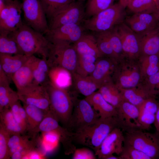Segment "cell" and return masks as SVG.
Wrapping results in <instances>:
<instances>
[{
	"label": "cell",
	"instance_id": "cell-1",
	"mask_svg": "<svg viewBox=\"0 0 159 159\" xmlns=\"http://www.w3.org/2000/svg\"><path fill=\"white\" fill-rule=\"evenodd\" d=\"M9 34L15 40L24 54L29 57L36 54L47 58L50 42L44 34L24 23Z\"/></svg>",
	"mask_w": 159,
	"mask_h": 159
},
{
	"label": "cell",
	"instance_id": "cell-2",
	"mask_svg": "<svg viewBox=\"0 0 159 159\" xmlns=\"http://www.w3.org/2000/svg\"><path fill=\"white\" fill-rule=\"evenodd\" d=\"M117 127L116 117H100L93 124L73 132L74 141L91 148L95 153L107 135Z\"/></svg>",
	"mask_w": 159,
	"mask_h": 159
},
{
	"label": "cell",
	"instance_id": "cell-3",
	"mask_svg": "<svg viewBox=\"0 0 159 159\" xmlns=\"http://www.w3.org/2000/svg\"><path fill=\"white\" fill-rule=\"evenodd\" d=\"M49 97L50 110L62 125L69 130L73 112L74 100L67 90L57 87L49 81L43 85Z\"/></svg>",
	"mask_w": 159,
	"mask_h": 159
},
{
	"label": "cell",
	"instance_id": "cell-4",
	"mask_svg": "<svg viewBox=\"0 0 159 159\" xmlns=\"http://www.w3.org/2000/svg\"><path fill=\"white\" fill-rule=\"evenodd\" d=\"M125 8L119 3L114 4L106 9L85 19L83 27L94 32L109 31L124 22Z\"/></svg>",
	"mask_w": 159,
	"mask_h": 159
},
{
	"label": "cell",
	"instance_id": "cell-5",
	"mask_svg": "<svg viewBox=\"0 0 159 159\" xmlns=\"http://www.w3.org/2000/svg\"><path fill=\"white\" fill-rule=\"evenodd\" d=\"M47 59L50 68L63 67L71 73L75 72L78 54L72 43L64 42H50Z\"/></svg>",
	"mask_w": 159,
	"mask_h": 159
},
{
	"label": "cell",
	"instance_id": "cell-6",
	"mask_svg": "<svg viewBox=\"0 0 159 159\" xmlns=\"http://www.w3.org/2000/svg\"><path fill=\"white\" fill-rule=\"evenodd\" d=\"M57 117L50 111L47 112L37 127L31 133L32 137L37 136L39 132H52L56 134L62 143L66 155L73 154L76 149L73 143V132L61 125Z\"/></svg>",
	"mask_w": 159,
	"mask_h": 159
},
{
	"label": "cell",
	"instance_id": "cell-7",
	"mask_svg": "<svg viewBox=\"0 0 159 159\" xmlns=\"http://www.w3.org/2000/svg\"><path fill=\"white\" fill-rule=\"evenodd\" d=\"M112 78L119 89L132 88L139 85L143 76L137 60L124 58L117 62Z\"/></svg>",
	"mask_w": 159,
	"mask_h": 159
},
{
	"label": "cell",
	"instance_id": "cell-8",
	"mask_svg": "<svg viewBox=\"0 0 159 159\" xmlns=\"http://www.w3.org/2000/svg\"><path fill=\"white\" fill-rule=\"evenodd\" d=\"M124 144L141 151L150 159H159V135L138 130L125 132Z\"/></svg>",
	"mask_w": 159,
	"mask_h": 159
},
{
	"label": "cell",
	"instance_id": "cell-9",
	"mask_svg": "<svg viewBox=\"0 0 159 159\" xmlns=\"http://www.w3.org/2000/svg\"><path fill=\"white\" fill-rule=\"evenodd\" d=\"M21 4L26 24L44 34L47 32L49 26L40 0H22Z\"/></svg>",
	"mask_w": 159,
	"mask_h": 159
},
{
	"label": "cell",
	"instance_id": "cell-10",
	"mask_svg": "<svg viewBox=\"0 0 159 159\" xmlns=\"http://www.w3.org/2000/svg\"><path fill=\"white\" fill-rule=\"evenodd\" d=\"M100 118L98 113L85 99H76L69 130L74 132L93 124Z\"/></svg>",
	"mask_w": 159,
	"mask_h": 159
},
{
	"label": "cell",
	"instance_id": "cell-11",
	"mask_svg": "<svg viewBox=\"0 0 159 159\" xmlns=\"http://www.w3.org/2000/svg\"><path fill=\"white\" fill-rule=\"evenodd\" d=\"M17 92L22 103L35 106L46 113L50 111L49 97L44 86L32 84Z\"/></svg>",
	"mask_w": 159,
	"mask_h": 159
},
{
	"label": "cell",
	"instance_id": "cell-12",
	"mask_svg": "<svg viewBox=\"0 0 159 159\" xmlns=\"http://www.w3.org/2000/svg\"><path fill=\"white\" fill-rule=\"evenodd\" d=\"M85 17V7L83 2L76 0L49 21V30L67 24H80Z\"/></svg>",
	"mask_w": 159,
	"mask_h": 159
},
{
	"label": "cell",
	"instance_id": "cell-13",
	"mask_svg": "<svg viewBox=\"0 0 159 159\" xmlns=\"http://www.w3.org/2000/svg\"><path fill=\"white\" fill-rule=\"evenodd\" d=\"M118 127L126 132L141 130L139 122V110L136 106L125 100L116 108Z\"/></svg>",
	"mask_w": 159,
	"mask_h": 159
},
{
	"label": "cell",
	"instance_id": "cell-14",
	"mask_svg": "<svg viewBox=\"0 0 159 159\" xmlns=\"http://www.w3.org/2000/svg\"><path fill=\"white\" fill-rule=\"evenodd\" d=\"M116 28L121 41L125 58L138 60L140 56L138 34L124 22L117 26Z\"/></svg>",
	"mask_w": 159,
	"mask_h": 159
},
{
	"label": "cell",
	"instance_id": "cell-15",
	"mask_svg": "<svg viewBox=\"0 0 159 159\" xmlns=\"http://www.w3.org/2000/svg\"><path fill=\"white\" fill-rule=\"evenodd\" d=\"M120 127L114 128L104 140L99 149L95 153L100 159H106L108 156L115 154L120 155L123 149L125 136Z\"/></svg>",
	"mask_w": 159,
	"mask_h": 159
},
{
	"label": "cell",
	"instance_id": "cell-16",
	"mask_svg": "<svg viewBox=\"0 0 159 159\" xmlns=\"http://www.w3.org/2000/svg\"><path fill=\"white\" fill-rule=\"evenodd\" d=\"M84 29L80 24H68L49 30L44 35L50 42L61 41L73 44L84 34Z\"/></svg>",
	"mask_w": 159,
	"mask_h": 159
},
{
	"label": "cell",
	"instance_id": "cell-17",
	"mask_svg": "<svg viewBox=\"0 0 159 159\" xmlns=\"http://www.w3.org/2000/svg\"><path fill=\"white\" fill-rule=\"evenodd\" d=\"M125 23L137 34H141L157 27L159 20L154 14L137 13L125 18Z\"/></svg>",
	"mask_w": 159,
	"mask_h": 159
},
{
	"label": "cell",
	"instance_id": "cell-18",
	"mask_svg": "<svg viewBox=\"0 0 159 159\" xmlns=\"http://www.w3.org/2000/svg\"><path fill=\"white\" fill-rule=\"evenodd\" d=\"M159 105L156 97H152L145 100L138 108L139 122L142 130H148L154 124Z\"/></svg>",
	"mask_w": 159,
	"mask_h": 159
},
{
	"label": "cell",
	"instance_id": "cell-19",
	"mask_svg": "<svg viewBox=\"0 0 159 159\" xmlns=\"http://www.w3.org/2000/svg\"><path fill=\"white\" fill-rule=\"evenodd\" d=\"M7 3L9 12L5 19L0 21V31L10 33L17 30L23 23L21 18L22 4L17 0Z\"/></svg>",
	"mask_w": 159,
	"mask_h": 159
},
{
	"label": "cell",
	"instance_id": "cell-20",
	"mask_svg": "<svg viewBox=\"0 0 159 159\" xmlns=\"http://www.w3.org/2000/svg\"><path fill=\"white\" fill-rule=\"evenodd\" d=\"M117 62L105 57H99L96 60L94 71L89 76L100 86L104 82L112 78Z\"/></svg>",
	"mask_w": 159,
	"mask_h": 159
},
{
	"label": "cell",
	"instance_id": "cell-21",
	"mask_svg": "<svg viewBox=\"0 0 159 159\" xmlns=\"http://www.w3.org/2000/svg\"><path fill=\"white\" fill-rule=\"evenodd\" d=\"M138 36L140 56L159 54V30L157 27Z\"/></svg>",
	"mask_w": 159,
	"mask_h": 159
},
{
	"label": "cell",
	"instance_id": "cell-22",
	"mask_svg": "<svg viewBox=\"0 0 159 159\" xmlns=\"http://www.w3.org/2000/svg\"><path fill=\"white\" fill-rule=\"evenodd\" d=\"M36 58L34 55L30 56L25 63L12 75L11 80L17 90L32 83L33 67Z\"/></svg>",
	"mask_w": 159,
	"mask_h": 159
},
{
	"label": "cell",
	"instance_id": "cell-23",
	"mask_svg": "<svg viewBox=\"0 0 159 159\" xmlns=\"http://www.w3.org/2000/svg\"><path fill=\"white\" fill-rule=\"evenodd\" d=\"M85 99L98 113L100 118L116 116V108L108 102L98 91L86 97Z\"/></svg>",
	"mask_w": 159,
	"mask_h": 159
},
{
	"label": "cell",
	"instance_id": "cell-24",
	"mask_svg": "<svg viewBox=\"0 0 159 159\" xmlns=\"http://www.w3.org/2000/svg\"><path fill=\"white\" fill-rule=\"evenodd\" d=\"M29 57L24 54L0 53V66L10 81L12 75L25 63Z\"/></svg>",
	"mask_w": 159,
	"mask_h": 159
},
{
	"label": "cell",
	"instance_id": "cell-25",
	"mask_svg": "<svg viewBox=\"0 0 159 159\" xmlns=\"http://www.w3.org/2000/svg\"><path fill=\"white\" fill-rule=\"evenodd\" d=\"M73 45L78 54L90 55L97 58L103 56L99 49L94 34L84 33Z\"/></svg>",
	"mask_w": 159,
	"mask_h": 159
},
{
	"label": "cell",
	"instance_id": "cell-26",
	"mask_svg": "<svg viewBox=\"0 0 159 159\" xmlns=\"http://www.w3.org/2000/svg\"><path fill=\"white\" fill-rule=\"evenodd\" d=\"M49 82L55 86L67 90L73 84L72 74L67 70L60 67L50 68L49 73Z\"/></svg>",
	"mask_w": 159,
	"mask_h": 159
},
{
	"label": "cell",
	"instance_id": "cell-27",
	"mask_svg": "<svg viewBox=\"0 0 159 159\" xmlns=\"http://www.w3.org/2000/svg\"><path fill=\"white\" fill-rule=\"evenodd\" d=\"M119 90L123 100L127 101L137 107L147 99L154 97L150 94L141 82L137 86L132 88Z\"/></svg>",
	"mask_w": 159,
	"mask_h": 159
},
{
	"label": "cell",
	"instance_id": "cell-28",
	"mask_svg": "<svg viewBox=\"0 0 159 159\" xmlns=\"http://www.w3.org/2000/svg\"><path fill=\"white\" fill-rule=\"evenodd\" d=\"M72 74L75 88L78 92L86 97L96 92L100 87L90 76H84L75 72Z\"/></svg>",
	"mask_w": 159,
	"mask_h": 159
},
{
	"label": "cell",
	"instance_id": "cell-29",
	"mask_svg": "<svg viewBox=\"0 0 159 159\" xmlns=\"http://www.w3.org/2000/svg\"><path fill=\"white\" fill-rule=\"evenodd\" d=\"M98 91L108 102L116 108L123 101L120 92L112 78L102 84Z\"/></svg>",
	"mask_w": 159,
	"mask_h": 159
},
{
	"label": "cell",
	"instance_id": "cell-30",
	"mask_svg": "<svg viewBox=\"0 0 159 159\" xmlns=\"http://www.w3.org/2000/svg\"><path fill=\"white\" fill-rule=\"evenodd\" d=\"M49 69L47 58L36 57L33 67L32 84L43 85L48 82Z\"/></svg>",
	"mask_w": 159,
	"mask_h": 159
},
{
	"label": "cell",
	"instance_id": "cell-31",
	"mask_svg": "<svg viewBox=\"0 0 159 159\" xmlns=\"http://www.w3.org/2000/svg\"><path fill=\"white\" fill-rule=\"evenodd\" d=\"M23 104L27 117L26 132L30 135L38 126L47 113L35 106Z\"/></svg>",
	"mask_w": 159,
	"mask_h": 159
},
{
	"label": "cell",
	"instance_id": "cell-32",
	"mask_svg": "<svg viewBox=\"0 0 159 159\" xmlns=\"http://www.w3.org/2000/svg\"><path fill=\"white\" fill-rule=\"evenodd\" d=\"M137 61L143 78L153 75L159 72V54L141 56Z\"/></svg>",
	"mask_w": 159,
	"mask_h": 159
},
{
	"label": "cell",
	"instance_id": "cell-33",
	"mask_svg": "<svg viewBox=\"0 0 159 159\" xmlns=\"http://www.w3.org/2000/svg\"><path fill=\"white\" fill-rule=\"evenodd\" d=\"M76 0H40L49 21Z\"/></svg>",
	"mask_w": 159,
	"mask_h": 159
},
{
	"label": "cell",
	"instance_id": "cell-34",
	"mask_svg": "<svg viewBox=\"0 0 159 159\" xmlns=\"http://www.w3.org/2000/svg\"><path fill=\"white\" fill-rule=\"evenodd\" d=\"M0 122L7 129L10 135H24L26 132L16 120L9 108L5 109L0 112Z\"/></svg>",
	"mask_w": 159,
	"mask_h": 159
},
{
	"label": "cell",
	"instance_id": "cell-35",
	"mask_svg": "<svg viewBox=\"0 0 159 159\" xmlns=\"http://www.w3.org/2000/svg\"><path fill=\"white\" fill-rule=\"evenodd\" d=\"M78 54L75 72L81 75H90L94 71L98 58L90 55Z\"/></svg>",
	"mask_w": 159,
	"mask_h": 159
},
{
	"label": "cell",
	"instance_id": "cell-36",
	"mask_svg": "<svg viewBox=\"0 0 159 159\" xmlns=\"http://www.w3.org/2000/svg\"><path fill=\"white\" fill-rule=\"evenodd\" d=\"M94 35L99 49L103 56L118 62L110 42L108 31L94 32Z\"/></svg>",
	"mask_w": 159,
	"mask_h": 159
},
{
	"label": "cell",
	"instance_id": "cell-37",
	"mask_svg": "<svg viewBox=\"0 0 159 159\" xmlns=\"http://www.w3.org/2000/svg\"><path fill=\"white\" fill-rule=\"evenodd\" d=\"M9 33L0 31V53L23 54L17 43Z\"/></svg>",
	"mask_w": 159,
	"mask_h": 159
},
{
	"label": "cell",
	"instance_id": "cell-38",
	"mask_svg": "<svg viewBox=\"0 0 159 159\" xmlns=\"http://www.w3.org/2000/svg\"><path fill=\"white\" fill-rule=\"evenodd\" d=\"M126 7L133 14H154L157 9L153 0H130Z\"/></svg>",
	"mask_w": 159,
	"mask_h": 159
},
{
	"label": "cell",
	"instance_id": "cell-39",
	"mask_svg": "<svg viewBox=\"0 0 159 159\" xmlns=\"http://www.w3.org/2000/svg\"><path fill=\"white\" fill-rule=\"evenodd\" d=\"M18 100L17 92L13 90L9 84L0 85V112L9 108L11 104Z\"/></svg>",
	"mask_w": 159,
	"mask_h": 159
},
{
	"label": "cell",
	"instance_id": "cell-40",
	"mask_svg": "<svg viewBox=\"0 0 159 159\" xmlns=\"http://www.w3.org/2000/svg\"><path fill=\"white\" fill-rule=\"evenodd\" d=\"M115 0H88L85 7V16L91 17L114 4Z\"/></svg>",
	"mask_w": 159,
	"mask_h": 159
},
{
	"label": "cell",
	"instance_id": "cell-41",
	"mask_svg": "<svg viewBox=\"0 0 159 159\" xmlns=\"http://www.w3.org/2000/svg\"><path fill=\"white\" fill-rule=\"evenodd\" d=\"M116 27L107 31L111 45L119 62L125 57L121 41Z\"/></svg>",
	"mask_w": 159,
	"mask_h": 159
},
{
	"label": "cell",
	"instance_id": "cell-42",
	"mask_svg": "<svg viewBox=\"0 0 159 159\" xmlns=\"http://www.w3.org/2000/svg\"><path fill=\"white\" fill-rule=\"evenodd\" d=\"M141 83L153 96L157 97L159 95V72L149 77L144 78Z\"/></svg>",
	"mask_w": 159,
	"mask_h": 159
},
{
	"label": "cell",
	"instance_id": "cell-43",
	"mask_svg": "<svg viewBox=\"0 0 159 159\" xmlns=\"http://www.w3.org/2000/svg\"><path fill=\"white\" fill-rule=\"evenodd\" d=\"M10 135L9 131L0 122V159H9L8 142Z\"/></svg>",
	"mask_w": 159,
	"mask_h": 159
},
{
	"label": "cell",
	"instance_id": "cell-44",
	"mask_svg": "<svg viewBox=\"0 0 159 159\" xmlns=\"http://www.w3.org/2000/svg\"><path fill=\"white\" fill-rule=\"evenodd\" d=\"M119 157L120 159H150L148 156L141 151L125 144Z\"/></svg>",
	"mask_w": 159,
	"mask_h": 159
},
{
	"label": "cell",
	"instance_id": "cell-45",
	"mask_svg": "<svg viewBox=\"0 0 159 159\" xmlns=\"http://www.w3.org/2000/svg\"><path fill=\"white\" fill-rule=\"evenodd\" d=\"M96 155L90 149L85 148H76L74 153L72 159H95Z\"/></svg>",
	"mask_w": 159,
	"mask_h": 159
},
{
	"label": "cell",
	"instance_id": "cell-46",
	"mask_svg": "<svg viewBox=\"0 0 159 159\" xmlns=\"http://www.w3.org/2000/svg\"><path fill=\"white\" fill-rule=\"evenodd\" d=\"M31 136L29 135L15 134L10 135L8 140V147L9 149L12 147L19 145L29 140Z\"/></svg>",
	"mask_w": 159,
	"mask_h": 159
},
{
	"label": "cell",
	"instance_id": "cell-47",
	"mask_svg": "<svg viewBox=\"0 0 159 159\" xmlns=\"http://www.w3.org/2000/svg\"><path fill=\"white\" fill-rule=\"evenodd\" d=\"M21 104L20 100H17L11 104L9 109L16 120L26 132V127L22 121L20 115L19 107Z\"/></svg>",
	"mask_w": 159,
	"mask_h": 159
},
{
	"label": "cell",
	"instance_id": "cell-48",
	"mask_svg": "<svg viewBox=\"0 0 159 159\" xmlns=\"http://www.w3.org/2000/svg\"><path fill=\"white\" fill-rule=\"evenodd\" d=\"M44 155L35 149L26 155L24 159H44Z\"/></svg>",
	"mask_w": 159,
	"mask_h": 159
},
{
	"label": "cell",
	"instance_id": "cell-49",
	"mask_svg": "<svg viewBox=\"0 0 159 159\" xmlns=\"http://www.w3.org/2000/svg\"><path fill=\"white\" fill-rule=\"evenodd\" d=\"M10 82L7 74L0 66V85H9Z\"/></svg>",
	"mask_w": 159,
	"mask_h": 159
},
{
	"label": "cell",
	"instance_id": "cell-50",
	"mask_svg": "<svg viewBox=\"0 0 159 159\" xmlns=\"http://www.w3.org/2000/svg\"><path fill=\"white\" fill-rule=\"evenodd\" d=\"M159 123V105L157 111L155 121L154 123L155 126L157 125Z\"/></svg>",
	"mask_w": 159,
	"mask_h": 159
},
{
	"label": "cell",
	"instance_id": "cell-51",
	"mask_svg": "<svg viewBox=\"0 0 159 159\" xmlns=\"http://www.w3.org/2000/svg\"><path fill=\"white\" fill-rule=\"evenodd\" d=\"M130 0H119V3L124 8L127 7L128 2Z\"/></svg>",
	"mask_w": 159,
	"mask_h": 159
},
{
	"label": "cell",
	"instance_id": "cell-52",
	"mask_svg": "<svg viewBox=\"0 0 159 159\" xmlns=\"http://www.w3.org/2000/svg\"><path fill=\"white\" fill-rule=\"evenodd\" d=\"M106 159H120V158L119 156H116L114 155H112L107 157Z\"/></svg>",
	"mask_w": 159,
	"mask_h": 159
},
{
	"label": "cell",
	"instance_id": "cell-53",
	"mask_svg": "<svg viewBox=\"0 0 159 159\" xmlns=\"http://www.w3.org/2000/svg\"><path fill=\"white\" fill-rule=\"evenodd\" d=\"M154 14L159 21V7L157 9L156 13Z\"/></svg>",
	"mask_w": 159,
	"mask_h": 159
},
{
	"label": "cell",
	"instance_id": "cell-54",
	"mask_svg": "<svg viewBox=\"0 0 159 159\" xmlns=\"http://www.w3.org/2000/svg\"><path fill=\"white\" fill-rule=\"evenodd\" d=\"M156 5L157 9L159 7V0H153Z\"/></svg>",
	"mask_w": 159,
	"mask_h": 159
},
{
	"label": "cell",
	"instance_id": "cell-55",
	"mask_svg": "<svg viewBox=\"0 0 159 159\" xmlns=\"http://www.w3.org/2000/svg\"><path fill=\"white\" fill-rule=\"evenodd\" d=\"M155 127L156 130V132L159 134V123L155 126Z\"/></svg>",
	"mask_w": 159,
	"mask_h": 159
},
{
	"label": "cell",
	"instance_id": "cell-56",
	"mask_svg": "<svg viewBox=\"0 0 159 159\" xmlns=\"http://www.w3.org/2000/svg\"><path fill=\"white\" fill-rule=\"evenodd\" d=\"M4 0L5 1V2L7 3V2H9L12 1V0Z\"/></svg>",
	"mask_w": 159,
	"mask_h": 159
},
{
	"label": "cell",
	"instance_id": "cell-57",
	"mask_svg": "<svg viewBox=\"0 0 159 159\" xmlns=\"http://www.w3.org/2000/svg\"><path fill=\"white\" fill-rule=\"evenodd\" d=\"M76 0L83 2L85 1L86 0Z\"/></svg>",
	"mask_w": 159,
	"mask_h": 159
},
{
	"label": "cell",
	"instance_id": "cell-58",
	"mask_svg": "<svg viewBox=\"0 0 159 159\" xmlns=\"http://www.w3.org/2000/svg\"><path fill=\"white\" fill-rule=\"evenodd\" d=\"M157 28H158V29L159 30V22H158V25H157Z\"/></svg>",
	"mask_w": 159,
	"mask_h": 159
}]
</instances>
